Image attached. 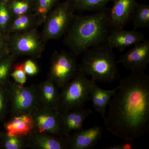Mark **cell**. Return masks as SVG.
Masks as SVG:
<instances>
[{
  "label": "cell",
  "instance_id": "23",
  "mask_svg": "<svg viewBox=\"0 0 149 149\" xmlns=\"http://www.w3.org/2000/svg\"><path fill=\"white\" fill-rule=\"evenodd\" d=\"M7 2L13 17L33 12V0H12Z\"/></svg>",
  "mask_w": 149,
  "mask_h": 149
},
{
  "label": "cell",
  "instance_id": "11",
  "mask_svg": "<svg viewBox=\"0 0 149 149\" xmlns=\"http://www.w3.org/2000/svg\"><path fill=\"white\" fill-rule=\"evenodd\" d=\"M146 40L143 33L135 29L127 30L123 28H112L110 30L106 43L113 49H117L123 52L126 48Z\"/></svg>",
  "mask_w": 149,
  "mask_h": 149
},
{
  "label": "cell",
  "instance_id": "9",
  "mask_svg": "<svg viewBox=\"0 0 149 149\" xmlns=\"http://www.w3.org/2000/svg\"><path fill=\"white\" fill-rule=\"evenodd\" d=\"M30 115L34 122V130L32 132L64 136L59 110L50 109L40 106Z\"/></svg>",
  "mask_w": 149,
  "mask_h": 149
},
{
  "label": "cell",
  "instance_id": "14",
  "mask_svg": "<svg viewBox=\"0 0 149 149\" xmlns=\"http://www.w3.org/2000/svg\"><path fill=\"white\" fill-rule=\"evenodd\" d=\"M93 113V110L85 107L61 112L63 135L69 136L72 132L83 130V123L85 119Z\"/></svg>",
  "mask_w": 149,
  "mask_h": 149
},
{
  "label": "cell",
  "instance_id": "32",
  "mask_svg": "<svg viewBox=\"0 0 149 149\" xmlns=\"http://www.w3.org/2000/svg\"><path fill=\"white\" fill-rule=\"evenodd\" d=\"M6 1H12V0H5Z\"/></svg>",
  "mask_w": 149,
  "mask_h": 149
},
{
  "label": "cell",
  "instance_id": "13",
  "mask_svg": "<svg viewBox=\"0 0 149 149\" xmlns=\"http://www.w3.org/2000/svg\"><path fill=\"white\" fill-rule=\"evenodd\" d=\"M102 128L95 125L89 129L73 132L68 138V148L90 149L93 148L102 139Z\"/></svg>",
  "mask_w": 149,
  "mask_h": 149
},
{
  "label": "cell",
  "instance_id": "5",
  "mask_svg": "<svg viewBox=\"0 0 149 149\" xmlns=\"http://www.w3.org/2000/svg\"><path fill=\"white\" fill-rule=\"evenodd\" d=\"M68 0L59 2L55 7L43 23L40 35L44 43L57 40L65 35L69 29L75 15Z\"/></svg>",
  "mask_w": 149,
  "mask_h": 149
},
{
  "label": "cell",
  "instance_id": "12",
  "mask_svg": "<svg viewBox=\"0 0 149 149\" xmlns=\"http://www.w3.org/2000/svg\"><path fill=\"white\" fill-rule=\"evenodd\" d=\"M109 8V24L111 29L123 28L131 20L138 3L137 0H113Z\"/></svg>",
  "mask_w": 149,
  "mask_h": 149
},
{
  "label": "cell",
  "instance_id": "3",
  "mask_svg": "<svg viewBox=\"0 0 149 149\" xmlns=\"http://www.w3.org/2000/svg\"><path fill=\"white\" fill-rule=\"evenodd\" d=\"M79 70L99 83H112L120 77L113 49L106 43L89 48L83 53Z\"/></svg>",
  "mask_w": 149,
  "mask_h": 149
},
{
  "label": "cell",
  "instance_id": "25",
  "mask_svg": "<svg viewBox=\"0 0 149 149\" xmlns=\"http://www.w3.org/2000/svg\"><path fill=\"white\" fill-rule=\"evenodd\" d=\"M0 146L5 149H22L26 146L24 136H9L2 133L0 136Z\"/></svg>",
  "mask_w": 149,
  "mask_h": 149
},
{
  "label": "cell",
  "instance_id": "15",
  "mask_svg": "<svg viewBox=\"0 0 149 149\" xmlns=\"http://www.w3.org/2000/svg\"><path fill=\"white\" fill-rule=\"evenodd\" d=\"M28 144L38 149L68 148V138L47 133L32 132L27 136Z\"/></svg>",
  "mask_w": 149,
  "mask_h": 149
},
{
  "label": "cell",
  "instance_id": "31",
  "mask_svg": "<svg viewBox=\"0 0 149 149\" xmlns=\"http://www.w3.org/2000/svg\"><path fill=\"white\" fill-rule=\"evenodd\" d=\"M136 148L133 141H124L123 143L113 146L104 147L103 149H133Z\"/></svg>",
  "mask_w": 149,
  "mask_h": 149
},
{
  "label": "cell",
  "instance_id": "2",
  "mask_svg": "<svg viewBox=\"0 0 149 149\" xmlns=\"http://www.w3.org/2000/svg\"><path fill=\"white\" fill-rule=\"evenodd\" d=\"M110 29L109 8L86 15H75L65 35L64 44L77 56L89 48L106 43Z\"/></svg>",
  "mask_w": 149,
  "mask_h": 149
},
{
  "label": "cell",
  "instance_id": "7",
  "mask_svg": "<svg viewBox=\"0 0 149 149\" xmlns=\"http://www.w3.org/2000/svg\"><path fill=\"white\" fill-rule=\"evenodd\" d=\"M77 57L70 51H55L51 60L49 77L60 90L77 74Z\"/></svg>",
  "mask_w": 149,
  "mask_h": 149
},
{
  "label": "cell",
  "instance_id": "30",
  "mask_svg": "<svg viewBox=\"0 0 149 149\" xmlns=\"http://www.w3.org/2000/svg\"><path fill=\"white\" fill-rule=\"evenodd\" d=\"M23 63V68L25 73L29 76H34L38 73L39 67L34 61L28 59Z\"/></svg>",
  "mask_w": 149,
  "mask_h": 149
},
{
  "label": "cell",
  "instance_id": "28",
  "mask_svg": "<svg viewBox=\"0 0 149 149\" xmlns=\"http://www.w3.org/2000/svg\"><path fill=\"white\" fill-rule=\"evenodd\" d=\"M10 76L12 77L15 82L24 85L27 81V74L24 71L23 63L14 64Z\"/></svg>",
  "mask_w": 149,
  "mask_h": 149
},
{
  "label": "cell",
  "instance_id": "33",
  "mask_svg": "<svg viewBox=\"0 0 149 149\" xmlns=\"http://www.w3.org/2000/svg\"><path fill=\"white\" fill-rule=\"evenodd\" d=\"M2 133V132H1V131H0V136H1V135Z\"/></svg>",
  "mask_w": 149,
  "mask_h": 149
},
{
  "label": "cell",
  "instance_id": "1",
  "mask_svg": "<svg viewBox=\"0 0 149 149\" xmlns=\"http://www.w3.org/2000/svg\"><path fill=\"white\" fill-rule=\"evenodd\" d=\"M107 130L123 141H133L149 131V76L131 71L119 80L109 103Z\"/></svg>",
  "mask_w": 149,
  "mask_h": 149
},
{
  "label": "cell",
  "instance_id": "4",
  "mask_svg": "<svg viewBox=\"0 0 149 149\" xmlns=\"http://www.w3.org/2000/svg\"><path fill=\"white\" fill-rule=\"evenodd\" d=\"M96 82L93 78H88L79 70L72 80L60 89V111H68L85 107L87 102L90 101L91 89Z\"/></svg>",
  "mask_w": 149,
  "mask_h": 149
},
{
  "label": "cell",
  "instance_id": "10",
  "mask_svg": "<svg viewBox=\"0 0 149 149\" xmlns=\"http://www.w3.org/2000/svg\"><path fill=\"white\" fill-rule=\"evenodd\" d=\"M116 62L131 71L144 72L149 64V40L146 39L133 45L120 56Z\"/></svg>",
  "mask_w": 149,
  "mask_h": 149
},
{
  "label": "cell",
  "instance_id": "22",
  "mask_svg": "<svg viewBox=\"0 0 149 149\" xmlns=\"http://www.w3.org/2000/svg\"><path fill=\"white\" fill-rule=\"evenodd\" d=\"M130 21H132L135 30L149 28V5L138 3Z\"/></svg>",
  "mask_w": 149,
  "mask_h": 149
},
{
  "label": "cell",
  "instance_id": "24",
  "mask_svg": "<svg viewBox=\"0 0 149 149\" xmlns=\"http://www.w3.org/2000/svg\"><path fill=\"white\" fill-rule=\"evenodd\" d=\"M17 56L14 54H9L0 61V85L7 84L9 83L10 74L12 70Z\"/></svg>",
  "mask_w": 149,
  "mask_h": 149
},
{
  "label": "cell",
  "instance_id": "34",
  "mask_svg": "<svg viewBox=\"0 0 149 149\" xmlns=\"http://www.w3.org/2000/svg\"><path fill=\"white\" fill-rule=\"evenodd\" d=\"M1 1V0H0V1Z\"/></svg>",
  "mask_w": 149,
  "mask_h": 149
},
{
  "label": "cell",
  "instance_id": "20",
  "mask_svg": "<svg viewBox=\"0 0 149 149\" xmlns=\"http://www.w3.org/2000/svg\"><path fill=\"white\" fill-rule=\"evenodd\" d=\"M113 0H68L74 11H97L106 8Z\"/></svg>",
  "mask_w": 149,
  "mask_h": 149
},
{
  "label": "cell",
  "instance_id": "21",
  "mask_svg": "<svg viewBox=\"0 0 149 149\" xmlns=\"http://www.w3.org/2000/svg\"><path fill=\"white\" fill-rule=\"evenodd\" d=\"M33 1V12L37 16L39 26L43 24L51 10L60 2V0Z\"/></svg>",
  "mask_w": 149,
  "mask_h": 149
},
{
  "label": "cell",
  "instance_id": "29",
  "mask_svg": "<svg viewBox=\"0 0 149 149\" xmlns=\"http://www.w3.org/2000/svg\"><path fill=\"white\" fill-rule=\"evenodd\" d=\"M9 35H0V61L10 54L9 47Z\"/></svg>",
  "mask_w": 149,
  "mask_h": 149
},
{
  "label": "cell",
  "instance_id": "19",
  "mask_svg": "<svg viewBox=\"0 0 149 149\" xmlns=\"http://www.w3.org/2000/svg\"><path fill=\"white\" fill-rule=\"evenodd\" d=\"M39 26L38 19L34 13L13 17L7 30L10 35L27 32Z\"/></svg>",
  "mask_w": 149,
  "mask_h": 149
},
{
  "label": "cell",
  "instance_id": "8",
  "mask_svg": "<svg viewBox=\"0 0 149 149\" xmlns=\"http://www.w3.org/2000/svg\"><path fill=\"white\" fill-rule=\"evenodd\" d=\"M37 27L27 32L9 35L10 52L18 56H27L33 58L41 57L45 50Z\"/></svg>",
  "mask_w": 149,
  "mask_h": 149
},
{
  "label": "cell",
  "instance_id": "18",
  "mask_svg": "<svg viewBox=\"0 0 149 149\" xmlns=\"http://www.w3.org/2000/svg\"><path fill=\"white\" fill-rule=\"evenodd\" d=\"M117 90V87L112 90H104L97 84V82L93 85L91 89L90 101L92 102L96 111L101 114L104 121L106 118L107 105Z\"/></svg>",
  "mask_w": 149,
  "mask_h": 149
},
{
  "label": "cell",
  "instance_id": "6",
  "mask_svg": "<svg viewBox=\"0 0 149 149\" xmlns=\"http://www.w3.org/2000/svg\"><path fill=\"white\" fill-rule=\"evenodd\" d=\"M9 108L13 117L30 115L40 106L37 87H25L16 82H10Z\"/></svg>",
  "mask_w": 149,
  "mask_h": 149
},
{
  "label": "cell",
  "instance_id": "27",
  "mask_svg": "<svg viewBox=\"0 0 149 149\" xmlns=\"http://www.w3.org/2000/svg\"><path fill=\"white\" fill-rule=\"evenodd\" d=\"M8 84L0 85V121L4 119L9 107Z\"/></svg>",
  "mask_w": 149,
  "mask_h": 149
},
{
  "label": "cell",
  "instance_id": "16",
  "mask_svg": "<svg viewBox=\"0 0 149 149\" xmlns=\"http://www.w3.org/2000/svg\"><path fill=\"white\" fill-rule=\"evenodd\" d=\"M37 88L40 106L59 110L60 92L56 85L48 78Z\"/></svg>",
  "mask_w": 149,
  "mask_h": 149
},
{
  "label": "cell",
  "instance_id": "17",
  "mask_svg": "<svg viewBox=\"0 0 149 149\" xmlns=\"http://www.w3.org/2000/svg\"><path fill=\"white\" fill-rule=\"evenodd\" d=\"M6 133L9 136H27L34 130V122L30 115L13 116L4 124Z\"/></svg>",
  "mask_w": 149,
  "mask_h": 149
},
{
  "label": "cell",
  "instance_id": "26",
  "mask_svg": "<svg viewBox=\"0 0 149 149\" xmlns=\"http://www.w3.org/2000/svg\"><path fill=\"white\" fill-rule=\"evenodd\" d=\"M13 18L5 0L0 1V35L6 34L7 30Z\"/></svg>",
  "mask_w": 149,
  "mask_h": 149
}]
</instances>
